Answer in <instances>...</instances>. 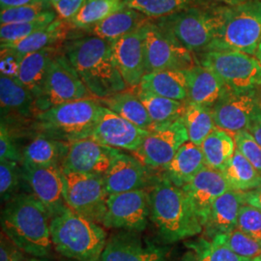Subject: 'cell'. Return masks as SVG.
<instances>
[{"instance_id": "obj_57", "label": "cell", "mask_w": 261, "mask_h": 261, "mask_svg": "<svg viewBox=\"0 0 261 261\" xmlns=\"http://www.w3.org/2000/svg\"><path fill=\"white\" fill-rule=\"evenodd\" d=\"M260 1H261V0H260Z\"/></svg>"}, {"instance_id": "obj_53", "label": "cell", "mask_w": 261, "mask_h": 261, "mask_svg": "<svg viewBox=\"0 0 261 261\" xmlns=\"http://www.w3.org/2000/svg\"><path fill=\"white\" fill-rule=\"evenodd\" d=\"M213 1L221 3V4H224L226 6H235V5H238V4L242 3L246 0H213Z\"/></svg>"}, {"instance_id": "obj_45", "label": "cell", "mask_w": 261, "mask_h": 261, "mask_svg": "<svg viewBox=\"0 0 261 261\" xmlns=\"http://www.w3.org/2000/svg\"><path fill=\"white\" fill-rule=\"evenodd\" d=\"M0 160H8L17 163H21L22 161V155L14 139L13 130L3 121H1L0 126Z\"/></svg>"}, {"instance_id": "obj_14", "label": "cell", "mask_w": 261, "mask_h": 261, "mask_svg": "<svg viewBox=\"0 0 261 261\" xmlns=\"http://www.w3.org/2000/svg\"><path fill=\"white\" fill-rule=\"evenodd\" d=\"M188 140V133L181 118L166 127L150 130L140 148L133 154L150 169L163 170Z\"/></svg>"}, {"instance_id": "obj_44", "label": "cell", "mask_w": 261, "mask_h": 261, "mask_svg": "<svg viewBox=\"0 0 261 261\" xmlns=\"http://www.w3.org/2000/svg\"><path fill=\"white\" fill-rule=\"evenodd\" d=\"M236 227L261 241V210L248 204H243Z\"/></svg>"}, {"instance_id": "obj_25", "label": "cell", "mask_w": 261, "mask_h": 261, "mask_svg": "<svg viewBox=\"0 0 261 261\" xmlns=\"http://www.w3.org/2000/svg\"><path fill=\"white\" fill-rule=\"evenodd\" d=\"M188 77L187 102L213 108L228 89L213 71L203 66H194L186 71Z\"/></svg>"}, {"instance_id": "obj_35", "label": "cell", "mask_w": 261, "mask_h": 261, "mask_svg": "<svg viewBox=\"0 0 261 261\" xmlns=\"http://www.w3.org/2000/svg\"><path fill=\"white\" fill-rule=\"evenodd\" d=\"M213 2V0H124L126 7L139 11L150 19H162L183 10Z\"/></svg>"}, {"instance_id": "obj_11", "label": "cell", "mask_w": 261, "mask_h": 261, "mask_svg": "<svg viewBox=\"0 0 261 261\" xmlns=\"http://www.w3.org/2000/svg\"><path fill=\"white\" fill-rule=\"evenodd\" d=\"M67 206L94 223L103 225L107 213V193L101 175L63 171Z\"/></svg>"}, {"instance_id": "obj_46", "label": "cell", "mask_w": 261, "mask_h": 261, "mask_svg": "<svg viewBox=\"0 0 261 261\" xmlns=\"http://www.w3.org/2000/svg\"><path fill=\"white\" fill-rule=\"evenodd\" d=\"M0 261H47L39 258L20 250L5 234L1 233L0 239Z\"/></svg>"}, {"instance_id": "obj_18", "label": "cell", "mask_w": 261, "mask_h": 261, "mask_svg": "<svg viewBox=\"0 0 261 261\" xmlns=\"http://www.w3.org/2000/svg\"><path fill=\"white\" fill-rule=\"evenodd\" d=\"M112 56L129 89L138 87L145 75L143 28L112 42Z\"/></svg>"}, {"instance_id": "obj_49", "label": "cell", "mask_w": 261, "mask_h": 261, "mask_svg": "<svg viewBox=\"0 0 261 261\" xmlns=\"http://www.w3.org/2000/svg\"><path fill=\"white\" fill-rule=\"evenodd\" d=\"M39 3L50 4V0H0V7L1 11H3L10 8H16Z\"/></svg>"}, {"instance_id": "obj_17", "label": "cell", "mask_w": 261, "mask_h": 261, "mask_svg": "<svg viewBox=\"0 0 261 261\" xmlns=\"http://www.w3.org/2000/svg\"><path fill=\"white\" fill-rule=\"evenodd\" d=\"M148 133L149 130L141 129L103 107L90 139L106 146L134 153L140 148Z\"/></svg>"}, {"instance_id": "obj_38", "label": "cell", "mask_w": 261, "mask_h": 261, "mask_svg": "<svg viewBox=\"0 0 261 261\" xmlns=\"http://www.w3.org/2000/svg\"><path fill=\"white\" fill-rule=\"evenodd\" d=\"M186 246L196 253L197 261H251L237 255L225 244L223 235L213 239L205 237L187 242Z\"/></svg>"}, {"instance_id": "obj_13", "label": "cell", "mask_w": 261, "mask_h": 261, "mask_svg": "<svg viewBox=\"0 0 261 261\" xmlns=\"http://www.w3.org/2000/svg\"><path fill=\"white\" fill-rule=\"evenodd\" d=\"M150 191L136 190L109 196L103 225L125 231H143L150 219Z\"/></svg>"}, {"instance_id": "obj_28", "label": "cell", "mask_w": 261, "mask_h": 261, "mask_svg": "<svg viewBox=\"0 0 261 261\" xmlns=\"http://www.w3.org/2000/svg\"><path fill=\"white\" fill-rule=\"evenodd\" d=\"M138 87L140 90L171 100L180 102H187L188 100L186 71L163 70L145 74Z\"/></svg>"}, {"instance_id": "obj_52", "label": "cell", "mask_w": 261, "mask_h": 261, "mask_svg": "<svg viewBox=\"0 0 261 261\" xmlns=\"http://www.w3.org/2000/svg\"><path fill=\"white\" fill-rule=\"evenodd\" d=\"M179 261H197V258L195 252L190 250L182 255V257L179 259Z\"/></svg>"}, {"instance_id": "obj_2", "label": "cell", "mask_w": 261, "mask_h": 261, "mask_svg": "<svg viewBox=\"0 0 261 261\" xmlns=\"http://www.w3.org/2000/svg\"><path fill=\"white\" fill-rule=\"evenodd\" d=\"M150 201V220L164 242H179L203 232V226L186 193L163 173L152 185Z\"/></svg>"}, {"instance_id": "obj_10", "label": "cell", "mask_w": 261, "mask_h": 261, "mask_svg": "<svg viewBox=\"0 0 261 261\" xmlns=\"http://www.w3.org/2000/svg\"><path fill=\"white\" fill-rule=\"evenodd\" d=\"M88 98L94 97L67 58L62 48V50L53 58L48 67L43 94L35 101L37 113L47 111L57 105Z\"/></svg>"}, {"instance_id": "obj_1", "label": "cell", "mask_w": 261, "mask_h": 261, "mask_svg": "<svg viewBox=\"0 0 261 261\" xmlns=\"http://www.w3.org/2000/svg\"><path fill=\"white\" fill-rule=\"evenodd\" d=\"M63 51L94 98L102 100L129 89L114 63L111 42L92 34L72 36Z\"/></svg>"}, {"instance_id": "obj_7", "label": "cell", "mask_w": 261, "mask_h": 261, "mask_svg": "<svg viewBox=\"0 0 261 261\" xmlns=\"http://www.w3.org/2000/svg\"><path fill=\"white\" fill-rule=\"evenodd\" d=\"M261 43V1L227 6L222 28L208 50H236L252 56Z\"/></svg>"}, {"instance_id": "obj_3", "label": "cell", "mask_w": 261, "mask_h": 261, "mask_svg": "<svg viewBox=\"0 0 261 261\" xmlns=\"http://www.w3.org/2000/svg\"><path fill=\"white\" fill-rule=\"evenodd\" d=\"M1 229L29 255L47 258L53 242L50 217L31 194H19L7 201L1 214Z\"/></svg>"}, {"instance_id": "obj_55", "label": "cell", "mask_w": 261, "mask_h": 261, "mask_svg": "<svg viewBox=\"0 0 261 261\" xmlns=\"http://www.w3.org/2000/svg\"><path fill=\"white\" fill-rule=\"evenodd\" d=\"M255 90L257 91V93L260 96L261 98V81L259 82V84H257V86L255 87Z\"/></svg>"}, {"instance_id": "obj_9", "label": "cell", "mask_w": 261, "mask_h": 261, "mask_svg": "<svg viewBox=\"0 0 261 261\" xmlns=\"http://www.w3.org/2000/svg\"><path fill=\"white\" fill-rule=\"evenodd\" d=\"M143 33L145 74L163 70L188 71L198 64L193 53L153 19L145 23Z\"/></svg>"}, {"instance_id": "obj_48", "label": "cell", "mask_w": 261, "mask_h": 261, "mask_svg": "<svg viewBox=\"0 0 261 261\" xmlns=\"http://www.w3.org/2000/svg\"><path fill=\"white\" fill-rule=\"evenodd\" d=\"M19 60L18 57L13 56L5 50H1L0 71L1 75L17 79L19 74Z\"/></svg>"}, {"instance_id": "obj_31", "label": "cell", "mask_w": 261, "mask_h": 261, "mask_svg": "<svg viewBox=\"0 0 261 261\" xmlns=\"http://www.w3.org/2000/svg\"><path fill=\"white\" fill-rule=\"evenodd\" d=\"M99 101L103 107L134 125L149 132L153 130V122L149 114L133 89H127Z\"/></svg>"}, {"instance_id": "obj_54", "label": "cell", "mask_w": 261, "mask_h": 261, "mask_svg": "<svg viewBox=\"0 0 261 261\" xmlns=\"http://www.w3.org/2000/svg\"><path fill=\"white\" fill-rule=\"evenodd\" d=\"M254 57L258 60V62L261 64V43L259 44L258 47H257L255 54H254Z\"/></svg>"}, {"instance_id": "obj_24", "label": "cell", "mask_w": 261, "mask_h": 261, "mask_svg": "<svg viewBox=\"0 0 261 261\" xmlns=\"http://www.w3.org/2000/svg\"><path fill=\"white\" fill-rule=\"evenodd\" d=\"M73 29L69 21L57 18L49 25L38 30L17 43L1 45V50L12 54L20 60L28 54L36 53L47 47H62Z\"/></svg>"}, {"instance_id": "obj_32", "label": "cell", "mask_w": 261, "mask_h": 261, "mask_svg": "<svg viewBox=\"0 0 261 261\" xmlns=\"http://www.w3.org/2000/svg\"><path fill=\"white\" fill-rule=\"evenodd\" d=\"M141 103L145 107L153 122V130L168 126L182 118L186 102L171 100L155 94L140 90L139 87L133 88Z\"/></svg>"}, {"instance_id": "obj_43", "label": "cell", "mask_w": 261, "mask_h": 261, "mask_svg": "<svg viewBox=\"0 0 261 261\" xmlns=\"http://www.w3.org/2000/svg\"><path fill=\"white\" fill-rule=\"evenodd\" d=\"M235 141V148L238 150L245 158L261 174V147L252 138L248 130L239 132L232 135Z\"/></svg>"}, {"instance_id": "obj_36", "label": "cell", "mask_w": 261, "mask_h": 261, "mask_svg": "<svg viewBox=\"0 0 261 261\" xmlns=\"http://www.w3.org/2000/svg\"><path fill=\"white\" fill-rule=\"evenodd\" d=\"M189 140L200 146L203 140L217 128L212 109L205 106L186 102L185 112L182 116Z\"/></svg>"}, {"instance_id": "obj_51", "label": "cell", "mask_w": 261, "mask_h": 261, "mask_svg": "<svg viewBox=\"0 0 261 261\" xmlns=\"http://www.w3.org/2000/svg\"><path fill=\"white\" fill-rule=\"evenodd\" d=\"M248 132L252 135V138L260 145L261 147V122L254 125L252 129H250Z\"/></svg>"}, {"instance_id": "obj_19", "label": "cell", "mask_w": 261, "mask_h": 261, "mask_svg": "<svg viewBox=\"0 0 261 261\" xmlns=\"http://www.w3.org/2000/svg\"><path fill=\"white\" fill-rule=\"evenodd\" d=\"M149 169L139 159L121 153L103 174L108 195L143 190L153 185L155 180H152L154 178L150 174Z\"/></svg>"}, {"instance_id": "obj_20", "label": "cell", "mask_w": 261, "mask_h": 261, "mask_svg": "<svg viewBox=\"0 0 261 261\" xmlns=\"http://www.w3.org/2000/svg\"><path fill=\"white\" fill-rule=\"evenodd\" d=\"M101 261H168V254L166 249L124 230L108 240Z\"/></svg>"}, {"instance_id": "obj_23", "label": "cell", "mask_w": 261, "mask_h": 261, "mask_svg": "<svg viewBox=\"0 0 261 261\" xmlns=\"http://www.w3.org/2000/svg\"><path fill=\"white\" fill-rule=\"evenodd\" d=\"M244 203L243 192L230 190L218 197L211 206L203 223V233L207 239L232 231L237 226L240 208Z\"/></svg>"}, {"instance_id": "obj_47", "label": "cell", "mask_w": 261, "mask_h": 261, "mask_svg": "<svg viewBox=\"0 0 261 261\" xmlns=\"http://www.w3.org/2000/svg\"><path fill=\"white\" fill-rule=\"evenodd\" d=\"M86 0H50L58 19L70 21L79 13Z\"/></svg>"}, {"instance_id": "obj_5", "label": "cell", "mask_w": 261, "mask_h": 261, "mask_svg": "<svg viewBox=\"0 0 261 261\" xmlns=\"http://www.w3.org/2000/svg\"><path fill=\"white\" fill-rule=\"evenodd\" d=\"M50 237L56 252L76 261H101L108 242L101 224L69 207L50 219Z\"/></svg>"}, {"instance_id": "obj_8", "label": "cell", "mask_w": 261, "mask_h": 261, "mask_svg": "<svg viewBox=\"0 0 261 261\" xmlns=\"http://www.w3.org/2000/svg\"><path fill=\"white\" fill-rule=\"evenodd\" d=\"M196 57L199 65L213 71L234 92L253 90L261 81V64L250 55L236 50H206Z\"/></svg>"}, {"instance_id": "obj_42", "label": "cell", "mask_w": 261, "mask_h": 261, "mask_svg": "<svg viewBox=\"0 0 261 261\" xmlns=\"http://www.w3.org/2000/svg\"><path fill=\"white\" fill-rule=\"evenodd\" d=\"M50 10H53L50 4L43 3L3 10L0 13V21L1 24L29 22L39 19Z\"/></svg>"}, {"instance_id": "obj_37", "label": "cell", "mask_w": 261, "mask_h": 261, "mask_svg": "<svg viewBox=\"0 0 261 261\" xmlns=\"http://www.w3.org/2000/svg\"><path fill=\"white\" fill-rule=\"evenodd\" d=\"M124 7V0H86L79 13L69 22L73 28L88 31Z\"/></svg>"}, {"instance_id": "obj_27", "label": "cell", "mask_w": 261, "mask_h": 261, "mask_svg": "<svg viewBox=\"0 0 261 261\" xmlns=\"http://www.w3.org/2000/svg\"><path fill=\"white\" fill-rule=\"evenodd\" d=\"M204 167V157L200 146L188 140L162 173L175 186L183 188Z\"/></svg>"}, {"instance_id": "obj_4", "label": "cell", "mask_w": 261, "mask_h": 261, "mask_svg": "<svg viewBox=\"0 0 261 261\" xmlns=\"http://www.w3.org/2000/svg\"><path fill=\"white\" fill-rule=\"evenodd\" d=\"M103 106L96 98L57 105L38 112L31 120L35 137L74 142L91 137Z\"/></svg>"}, {"instance_id": "obj_56", "label": "cell", "mask_w": 261, "mask_h": 261, "mask_svg": "<svg viewBox=\"0 0 261 261\" xmlns=\"http://www.w3.org/2000/svg\"><path fill=\"white\" fill-rule=\"evenodd\" d=\"M253 261H261V255L259 256V257H257L256 259H254Z\"/></svg>"}, {"instance_id": "obj_15", "label": "cell", "mask_w": 261, "mask_h": 261, "mask_svg": "<svg viewBox=\"0 0 261 261\" xmlns=\"http://www.w3.org/2000/svg\"><path fill=\"white\" fill-rule=\"evenodd\" d=\"M22 180L31 195L46 208L50 219L68 207L64 196V178L61 167H38L21 164Z\"/></svg>"}, {"instance_id": "obj_26", "label": "cell", "mask_w": 261, "mask_h": 261, "mask_svg": "<svg viewBox=\"0 0 261 261\" xmlns=\"http://www.w3.org/2000/svg\"><path fill=\"white\" fill-rule=\"evenodd\" d=\"M62 47H49L36 53L28 54L19 61L18 81L35 98L41 97L47 80L48 67L53 58L58 55Z\"/></svg>"}, {"instance_id": "obj_34", "label": "cell", "mask_w": 261, "mask_h": 261, "mask_svg": "<svg viewBox=\"0 0 261 261\" xmlns=\"http://www.w3.org/2000/svg\"><path fill=\"white\" fill-rule=\"evenodd\" d=\"M222 172L234 191L248 192L261 188L260 173L236 148Z\"/></svg>"}, {"instance_id": "obj_22", "label": "cell", "mask_w": 261, "mask_h": 261, "mask_svg": "<svg viewBox=\"0 0 261 261\" xmlns=\"http://www.w3.org/2000/svg\"><path fill=\"white\" fill-rule=\"evenodd\" d=\"M0 103L3 121L28 122L37 113L35 98L18 79L1 75Z\"/></svg>"}, {"instance_id": "obj_33", "label": "cell", "mask_w": 261, "mask_h": 261, "mask_svg": "<svg viewBox=\"0 0 261 261\" xmlns=\"http://www.w3.org/2000/svg\"><path fill=\"white\" fill-rule=\"evenodd\" d=\"M205 167L223 171L235 151L233 136L225 130L216 128L200 145Z\"/></svg>"}, {"instance_id": "obj_50", "label": "cell", "mask_w": 261, "mask_h": 261, "mask_svg": "<svg viewBox=\"0 0 261 261\" xmlns=\"http://www.w3.org/2000/svg\"><path fill=\"white\" fill-rule=\"evenodd\" d=\"M244 203L261 210V188L252 191L243 192Z\"/></svg>"}, {"instance_id": "obj_16", "label": "cell", "mask_w": 261, "mask_h": 261, "mask_svg": "<svg viewBox=\"0 0 261 261\" xmlns=\"http://www.w3.org/2000/svg\"><path fill=\"white\" fill-rule=\"evenodd\" d=\"M120 154V150L103 145L90 138L77 140L70 143L61 169L103 176Z\"/></svg>"}, {"instance_id": "obj_12", "label": "cell", "mask_w": 261, "mask_h": 261, "mask_svg": "<svg viewBox=\"0 0 261 261\" xmlns=\"http://www.w3.org/2000/svg\"><path fill=\"white\" fill-rule=\"evenodd\" d=\"M212 113L216 127L231 135L249 130L261 122V98L255 89L234 92L227 89L215 103Z\"/></svg>"}, {"instance_id": "obj_41", "label": "cell", "mask_w": 261, "mask_h": 261, "mask_svg": "<svg viewBox=\"0 0 261 261\" xmlns=\"http://www.w3.org/2000/svg\"><path fill=\"white\" fill-rule=\"evenodd\" d=\"M19 163L0 160V195L1 200L7 202L17 196L22 179Z\"/></svg>"}, {"instance_id": "obj_30", "label": "cell", "mask_w": 261, "mask_h": 261, "mask_svg": "<svg viewBox=\"0 0 261 261\" xmlns=\"http://www.w3.org/2000/svg\"><path fill=\"white\" fill-rule=\"evenodd\" d=\"M69 147V142L45 137H35L22 150V161L20 164L38 167H61Z\"/></svg>"}, {"instance_id": "obj_40", "label": "cell", "mask_w": 261, "mask_h": 261, "mask_svg": "<svg viewBox=\"0 0 261 261\" xmlns=\"http://www.w3.org/2000/svg\"><path fill=\"white\" fill-rule=\"evenodd\" d=\"M224 240L229 249L243 258L253 261L261 255V241L235 227L229 233L224 234Z\"/></svg>"}, {"instance_id": "obj_39", "label": "cell", "mask_w": 261, "mask_h": 261, "mask_svg": "<svg viewBox=\"0 0 261 261\" xmlns=\"http://www.w3.org/2000/svg\"><path fill=\"white\" fill-rule=\"evenodd\" d=\"M57 19L55 10H50L39 19L33 21L13 24H1L0 38L1 45H10L17 43L20 40L28 37L38 30L49 25Z\"/></svg>"}, {"instance_id": "obj_6", "label": "cell", "mask_w": 261, "mask_h": 261, "mask_svg": "<svg viewBox=\"0 0 261 261\" xmlns=\"http://www.w3.org/2000/svg\"><path fill=\"white\" fill-rule=\"evenodd\" d=\"M226 8L213 2L153 20L196 56L211 47L224 23Z\"/></svg>"}, {"instance_id": "obj_21", "label": "cell", "mask_w": 261, "mask_h": 261, "mask_svg": "<svg viewBox=\"0 0 261 261\" xmlns=\"http://www.w3.org/2000/svg\"><path fill=\"white\" fill-rule=\"evenodd\" d=\"M182 189L191 200L202 225L215 200L232 190L222 171L207 167L202 168Z\"/></svg>"}, {"instance_id": "obj_29", "label": "cell", "mask_w": 261, "mask_h": 261, "mask_svg": "<svg viewBox=\"0 0 261 261\" xmlns=\"http://www.w3.org/2000/svg\"><path fill=\"white\" fill-rule=\"evenodd\" d=\"M149 19L139 11L125 6L123 9L90 28L88 32L112 43L143 28Z\"/></svg>"}]
</instances>
